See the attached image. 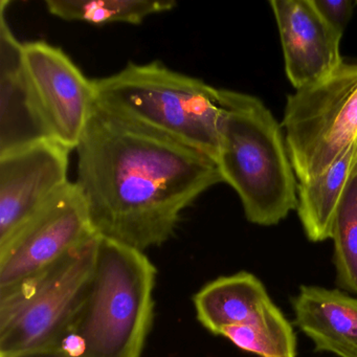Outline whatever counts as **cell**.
<instances>
[{
	"label": "cell",
	"instance_id": "15",
	"mask_svg": "<svg viewBox=\"0 0 357 357\" xmlns=\"http://www.w3.org/2000/svg\"><path fill=\"white\" fill-rule=\"evenodd\" d=\"M45 6L61 20L104 26L141 24L149 16L171 11L177 3L173 0H47Z\"/></svg>",
	"mask_w": 357,
	"mask_h": 357
},
{
	"label": "cell",
	"instance_id": "16",
	"mask_svg": "<svg viewBox=\"0 0 357 357\" xmlns=\"http://www.w3.org/2000/svg\"><path fill=\"white\" fill-rule=\"evenodd\" d=\"M331 239L338 284L357 294V167L338 206Z\"/></svg>",
	"mask_w": 357,
	"mask_h": 357
},
{
	"label": "cell",
	"instance_id": "4",
	"mask_svg": "<svg viewBox=\"0 0 357 357\" xmlns=\"http://www.w3.org/2000/svg\"><path fill=\"white\" fill-rule=\"evenodd\" d=\"M104 112L198 150L216 162L220 137V89L160 62L129 63L93 80Z\"/></svg>",
	"mask_w": 357,
	"mask_h": 357
},
{
	"label": "cell",
	"instance_id": "6",
	"mask_svg": "<svg viewBox=\"0 0 357 357\" xmlns=\"http://www.w3.org/2000/svg\"><path fill=\"white\" fill-rule=\"evenodd\" d=\"M282 128L298 183L335 164L357 139V64L288 96Z\"/></svg>",
	"mask_w": 357,
	"mask_h": 357
},
{
	"label": "cell",
	"instance_id": "11",
	"mask_svg": "<svg viewBox=\"0 0 357 357\" xmlns=\"http://www.w3.org/2000/svg\"><path fill=\"white\" fill-rule=\"evenodd\" d=\"M10 1L0 3V154L53 139L41 118L24 70L22 45L6 20Z\"/></svg>",
	"mask_w": 357,
	"mask_h": 357
},
{
	"label": "cell",
	"instance_id": "5",
	"mask_svg": "<svg viewBox=\"0 0 357 357\" xmlns=\"http://www.w3.org/2000/svg\"><path fill=\"white\" fill-rule=\"evenodd\" d=\"M99 236L24 283L0 291V357L61 347L91 286Z\"/></svg>",
	"mask_w": 357,
	"mask_h": 357
},
{
	"label": "cell",
	"instance_id": "3",
	"mask_svg": "<svg viewBox=\"0 0 357 357\" xmlns=\"http://www.w3.org/2000/svg\"><path fill=\"white\" fill-rule=\"evenodd\" d=\"M216 164L255 225H278L298 206V181L282 127L254 96L220 89Z\"/></svg>",
	"mask_w": 357,
	"mask_h": 357
},
{
	"label": "cell",
	"instance_id": "12",
	"mask_svg": "<svg viewBox=\"0 0 357 357\" xmlns=\"http://www.w3.org/2000/svg\"><path fill=\"white\" fill-rule=\"evenodd\" d=\"M193 303L198 321L215 335L227 326L273 329L288 323L262 282L248 271L208 282Z\"/></svg>",
	"mask_w": 357,
	"mask_h": 357
},
{
	"label": "cell",
	"instance_id": "20",
	"mask_svg": "<svg viewBox=\"0 0 357 357\" xmlns=\"http://www.w3.org/2000/svg\"><path fill=\"white\" fill-rule=\"evenodd\" d=\"M356 146H357V139H356Z\"/></svg>",
	"mask_w": 357,
	"mask_h": 357
},
{
	"label": "cell",
	"instance_id": "18",
	"mask_svg": "<svg viewBox=\"0 0 357 357\" xmlns=\"http://www.w3.org/2000/svg\"><path fill=\"white\" fill-rule=\"evenodd\" d=\"M315 8L324 20L340 34L342 35L344 29L350 22L355 1L353 0H312Z\"/></svg>",
	"mask_w": 357,
	"mask_h": 357
},
{
	"label": "cell",
	"instance_id": "7",
	"mask_svg": "<svg viewBox=\"0 0 357 357\" xmlns=\"http://www.w3.org/2000/svg\"><path fill=\"white\" fill-rule=\"evenodd\" d=\"M95 236L84 199L70 181L0 248V291L40 275Z\"/></svg>",
	"mask_w": 357,
	"mask_h": 357
},
{
	"label": "cell",
	"instance_id": "10",
	"mask_svg": "<svg viewBox=\"0 0 357 357\" xmlns=\"http://www.w3.org/2000/svg\"><path fill=\"white\" fill-rule=\"evenodd\" d=\"M283 49L285 72L298 89L323 80L344 61L342 34L319 14L312 0H271Z\"/></svg>",
	"mask_w": 357,
	"mask_h": 357
},
{
	"label": "cell",
	"instance_id": "17",
	"mask_svg": "<svg viewBox=\"0 0 357 357\" xmlns=\"http://www.w3.org/2000/svg\"><path fill=\"white\" fill-rule=\"evenodd\" d=\"M219 335L227 338L240 350L260 357H296V337L290 323L273 329L227 326Z\"/></svg>",
	"mask_w": 357,
	"mask_h": 357
},
{
	"label": "cell",
	"instance_id": "9",
	"mask_svg": "<svg viewBox=\"0 0 357 357\" xmlns=\"http://www.w3.org/2000/svg\"><path fill=\"white\" fill-rule=\"evenodd\" d=\"M70 151L43 139L0 154V248L70 183Z\"/></svg>",
	"mask_w": 357,
	"mask_h": 357
},
{
	"label": "cell",
	"instance_id": "13",
	"mask_svg": "<svg viewBox=\"0 0 357 357\" xmlns=\"http://www.w3.org/2000/svg\"><path fill=\"white\" fill-rule=\"evenodd\" d=\"M294 323L317 352L357 357V298L337 289L301 286L291 300Z\"/></svg>",
	"mask_w": 357,
	"mask_h": 357
},
{
	"label": "cell",
	"instance_id": "2",
	"mask_svg": "<svg viewBox=\"0 0 357 357\" xmlns=\"http://www.w3.org/2000/svg\"><path fill=\"white\" fill-rule=\"evenodd\" d=\"M156 275L144 252L99 236L93 280L62 348L75 357H142Z\"/></svg>",
	"mask_w": 357,
	"mask_h": 357
},
{
	"label": "cell",
	"instance_id": "1",
	"mask_svg": "<svg viewBox=\"0 0 357 357\" xmlns=\"http://www.w3.org/2000/svg\"><path fill=\"white\" fill-rule=\"evenodd\" d=\"M76 151L93 231L142 252L170 240L185 210L223 183L210 156L97 105Z\"/></svg>",
	"mask_w": 357,
	"mask_h": 357
},
{
	"label": "cell",
	"instance_id": "14",
	"mask_svg": "<svg viewBox=\"0 0 357 357\" xmlns=\"http://www.w3.org/2000/svg\"><path fill=\"white\" fill-rule=\"evenodd\" d=\"M356 167L355 142L348 152L323 174L298 183L296 211L310 241L331 239L338 206Z\"/></svg>",
	"mask_w": 357,
	"mask_h": 357
},
{
	"label": "cell",
	"instance_id": "19",
	"mask_svg": "<svg viewBox=\"0 0 357 357\" xmlns=\"http://www.w3.org/2000/svg\"><path fill=\"white\" fill-rule=\"evenodd\" d=\"M6 357H75L62 347L56 348L41 349V350L26 351L18 354L10 355Z\"/></svg>",
	"mask_w": 357,
	"mask_h": 357
},
{
	"label": "cell",
	"instance_id": "8",
	"mask_svg": "<svg viewBox=\"0 0 357 357\" xmlns=\"http://www.w3.org/2000/svg\"><path fill=\"white\" fill-rule=\"evenodd\" d=\"M22 61L52 139L76 149L96 105L93 80L61 49L45 41L24 43Z\"/></svg>",
	"mask_w": 357,
	"mask_h": 357
}]
</instances>
